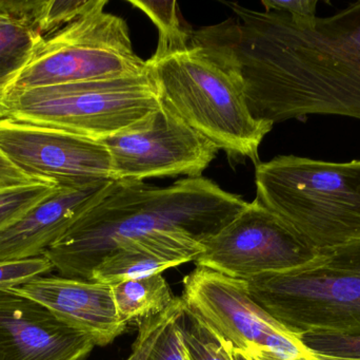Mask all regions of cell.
<instances>
[{
	"instance_id": "cell-8",
	"label": "cell",
	"mask_w": 360,
	"mask_h": 360,
	"mask_svg": "<svg viewBox=\"0 0 360 360\" xmlns=\"http://www.w3.org/2000/svg\"><path fill=\"white\" fill-rule=\"evenodd\" d=\"M186 312L245 360H311L316 353L248 292L245 280L197 266L184 278Z\"/></svg>"
},
{
	"instance_id": "cell-10",
	"label": "cell",
	"mask_w": 360,
	"mask_h": 360,
	"mask_svg": "<svg viewBox=\"0 0 360 360\" xmlns=\"http://www.w3.org/2000/svg\"><path fill=\"white\" fill-rule=\"evenodd\" d=\"M202 247L196 266L240 280L295 268L317 253L278 216L256 200L248 203Z\"/></svg>"
},
{
	"instance_id": "cell-6",
	"label": "cell",
	"mask_w": 360,
	"mask_h": 360,
	"mask_svg": "<svg viewBox=\"0 0 360 360\" xmlns=\"http://www.w3.org/2000/svg\"><path fill=\"white\" fill-rule=\"evenodd\" d=\"M11 118L103 141L160 108L149 71L139 75L11 91Z\"/></svg>"
},
{
	"instance_id": "cell-24",
	"label": "cell",
	"mask_w": 360,
	"mask_h": 360,
	"mask_svg": "<svg viewBox=\"0 0 360 360\" xmlns=\"http://www.w3.org/2000/svg\"><path fill=\"white\" fill-rule=\"evenodd\" d=\"M302 342L316 354L342 359H360V335L336 336L309 334Z\"/></svg>"
},
{
	"instance_id": "cell-17",
	"label": "cell",
	"mask_w": 360,
	"mask_h": 360,
	"mask_svg": "<svg viewBox=\"0 0 360 360\" xmlns=\"http://www.w3.org/2000/svg\"><path fill=\"white\" fill-rule=\"evenodd\" d=\"M118 316L126 325L164 312L175 299L162 274L111 285Z\"/></svg>"
},
{
	"instance_id": "cell-18",
	"label": "cell",
	"mask_w": 360,
	"mask_h": 360,
	"mask_svg": "<svg viewBox=\"0 0 360 360\" xmlns=\"http://www.w3.org/2000/svg\"><path fill=\"white\" fill-rule=\"evenodd\" d=\"M42 36L30 25L0 12V85L6 86L31 58Z\"/></svg>"
},
{
	"instance_id": "cell-1",
	"label": "cell",
	"mask_w": 360,
	"mask_h": 360,
	"mask_svg": "<svg viewBox=\"0 0 360 360\" xmlns=\"http://www.w3.org/2000/svg\"><path fill=\"white\" fill-rule=\"evenodd\" d=\"M226 4L236 18L191 37L236 70L254 118L273 124L309 116L360 120V0L312 23Z\"/></svg>"
},
{
	"instance_id": "cell-7",
	"label": "cell",
	"mask_w": 360,
	"mask_h": 360,
	"mask_svg": "<svg viewBox=\"0 0 360 360\" xmlns=\"http://www.w3.org/2000/svg\"><path fill=\"white\" fill-rule=\"evenodd\" d=\"M107 4L92 0L79 17L42 38L6 93L146 73L147 61L134 52L126 20L107 12Z\"/></svg>"
},
{
	"instance_id": "cell-4",
	"label": "cell",
	"mask_w": 360,
	"mask_h": 360,
	"mask_svg": "<svg viewBox=\"0 0 360 360\" xmlns=\"http://www.w3.org/2000/svg\"><path fill=\"white\" fill-rule=\"evenodd\" d=\"M256 201L315 251L360 239V160L278 156L255 169Z\"/></svg>"
},
{
	"instance_id": "cell-11",
	"label": "cell",
	"mask_w": 360,
	"mask_h": 360,
	"mask_svg": "<svg viewBox=\"0 0 360 360\" xmlns=\"http://www.w3.org/2000/svg\"><path fill=\"white\" fill-rule=\"evenodd\" d=\"M0 150L19 169L58 185L114 181L111 156L103 141L60 129L0 120Z\"/></svg>"
},
{
	"instance_id": "cell-3",
	"label": "cell",
	"mask_w": 360,
	"mask_h": 360,
	"mask_svg": "<svg viewBox=\"0 0 360 360\" xmlns=\"http://www.w3.org/2000/svg\"><path fill=\"white\" fill-rule=\"evenodd\" d=\"M147 68L162 105L229 156L259 163L260 144L274 124L254 118L240 76L216 49L191 38L154 53Z\"/></svg>"
},
{
	"instance_id": "cell-13",
	"label": "cell",
	"mask_w": 360,
	"mask_h": 360,
	"mask_svg": "<svg viewBox=\"0 0 360 360\" xmlns=\"http://www.w3.org/2000/svg\"><path fill=\"white\" fill-rule=\"evenodd\" d=\"M12 290L44 304L61 321L90 336L96 346H108L128 328L118 316L111 285L40 276Z\"/></svg>"
},
{
	"instance_id": "cell-9",
	"label": "cell",
	"mask_w": 360,
	"mask_h": 360,
	"mask_svg": "<svg viewBox=\"0 0 360 360\" xmlns=\"http://www.w3.org/2000/svg\"><path fill=\"white\" fill-rule=\"evenodd\" d=\"M103 142L111 156L114 181L201 177L219 151L162 104L141 122Z\"/></svg>"
},
{
	"instance_id": "cell-21",
	"label": "cell",
	"mask_w": 360,
	"mask_h": 360,
	"mask_svg": "<svg viewBox=\"0 0 360 360\" xmlns=\"http://www.w3.org/2000/svg\"><path fill=\"white\" fill-rule=\"evenodd\" d=\"M182 348L186 360H234L229 347L184 308Z\"/></svg>"
},
{
	"instance_id": "cell-23",
	"label": "cell",
	"mask_w": 360,
	"mask_h": 360,
	"mask_svg": "<svg viewBox=\"0 0 360 360\" xmlns=\"http://www.w3.org/2000/svg\"><path fill=\"white\" fill-rule=\"evenodd\" d=\"M46 256L0 261V289H16L32 279L46 276L54 271Z\"/></svg>"
},
{
	"instance_id": "cell-27",
	"label": "cell",
	"mask_w": 360,
	"mask_h": 360,
	"mask_svg": "<svg viewBox=\"0 0 360 360\" xmlns=\"http://www.w3.org/2000/svg\"><path fill=\"white\" fill-rule=\"evenodd\" d=\"M11 118V109L8 103L6 87L0 85V120Z\"/></svg>"
},
{
	"instance_id": "cell-28",
	"label": "cell",
	"mask_w": 360,
	"mask_h": 360,
	"mask_svg": "<svg viewBox=\"0 0 360 360\" xmlns=\"http://www.w3.org/2000/svg\"><path fill=\"white\" fill-rule=\"evenodd\" d=\"M311 360H360L352 359H342V357L327 356V355L316 354L314 359Z\"/></svg>"
},
{
	"instance_id": "cell-15",
	"label": "cell",
	"mask_w": 360,
	"mask_h": 360,
	"mask_svg": "<svg viewBox=\"0 0 360 360\" xmlns=\"http://www.w3.org/2000/svg\"><path fill=\"white\" fill-rule=\"evenodd\" d=\"M202 243L177 232H158L120 243L94 268L91 281L113 285L162 274L169 268L195 262Z\"/></svg>"
},
{
	"instance_id": "cell-12",
	"label": "cell",
	"mask_w": 360,
	"mask_h": 360,
	"mask_svg": "<svg viewBox=\"0 0 360 360\" xmlns=\"http://www.w3.org/2000/svg\"><path fill=\"white\" fill-rule=\"evenodd\" d=\"M95 346L44 304L0 289V360H84Z\"/></svg>"
},
{
	"instance_id": "cell-14",
	"label": "cell",
	"mask_w": 360,
	"mask_h": 360,
	"mask_svg": "<svg viewBox=\"0 0 360 360\" xmlns=\"http://www.w3.org/2000/svg\"><path fill=\"white\" fill-rule=\"evenodd\" d=\"M114 181L58 185L22 219L0 232V261L39 257L108 192Z\"/></svg>"
},
{
	"instance_id": "cell-19",
	"label": "cell",
	"mask_w": 360,
	"mask_h": 360,
	"mask_svg": "<svg viewBox=\"0 0 360 360\" xmlns=\"http://www.w3.org/2000/svg\"><path fill=\"white\" fill-rule=\"evenodd\" d=\"M58 184L48 181L0 190V232L22 219L32 209L50 196Z\"/></svg>"
},
{
	"instance_id": "cell-5",
	"label": "cell",
	"mask_w": 360,
	"mask_h": 360,
	"mask_svg": "<svg viewBox=\"0 0 360 360\" xmlns=\"http://www.w3.org/2000/svg\"><path fill=\"white\" fill-rule=\"evenodd\" d=\"M245 283L252 299L300 338L360 335V239Z\"/></svg>"
},
{
	"instance_id": "cell-26",
	"label": "cell",
	"mask_w": 360,
	"mask_h": 360,
	"mask_svg": "<svg viewBox=\"0 0 360 360\" xmlns=\"http://www.w3.org/2000/svg\"><path fill=\"white\" fill-rule=\"evenodd\" d=\"M48 180H37L23 173L15 166L0 150V190L14 187V186L27 185Z\"/></svg>"
},
{
	"instance_id": "cell-22",
	"label": "cell",
	"mask_w": 360,
	"mask_h": 360,
	"mask_svg": "<svg viewBox=\"0 0 360 360\" xmlns=\"http://www.w3.org/2000/svg\"><path fill=\"white\" fill-rule=\"evenodd\" d=\"M91 2L92 0H37L34 27L42 37H46L79 17Z\"/></svg>"
},
{
	"instance_id": "cell-16",
	"label": "cell",
	"mask_w": 360,
	"mask_h": 360,
	"mask_svg": "<svg viewBox=\"0 0 360 360\" xmlns=\"http://www.w3.org/2000/svg\"><path fill=\"white\" fill-rule=\"evenodd\" d=\"M184 304L175 297L160 314L139 323V335L126 360H186L182 348Z\"/></svg>"
},
{
	"instance_id": "cell-25",
	"label": "cell",
	"mask_w": 360,
	"mask_h": 360,
	"mask_svg": "<svg viewBox=\"0 0 360 360\" xmlns=\"http://www.w3.org/2000/svg\"><path fill=\"white\" fill-rule=\"evenodd\" d=\"M262 4L264 11L287 13L295 20L312 23L317 18V0H264Z\"/></svg>"
},
{
	"instance_id": "cell-2",
	"label": "cell",
	"mask_w": 360,
	"mask_h": 360,
	"mask_svg": "<svg viewBox=\"0 0 360 360\" xmlns=\"http://www.w3.org/2000/svg\"><path fill=\"white\" fill-rule=\"evenodd\" d=\"M247 204L202 177L186 178L164 188L114 181L44 256L59 276L91 281L94 268L120 243L165 232L203 243Z\"/></svg>"
},
{
	"instance_id": "cell-20",
	"label": "cell",
	"mask_w": 360,
	"mask_h": 360,
	"mask_svg": "<svg viewBox=\"0 0 360 360\" xmlns=\"http://www.w3.org/2000/svg\"><path fill=\"white\" fill-rule=\"evenodd\" d=\"M155 23L160 33L158 54L170 52L190 42L191 32L182 27L175 1H130Z\"/></svg>"
}]
</instances>
